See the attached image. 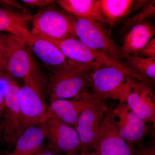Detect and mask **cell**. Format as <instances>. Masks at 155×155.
Segmentation results:
<instances>
[{"label":"cell","instance_id":"obj_1","mask_svg":"<svg viewBox=\"0 0 155 155\" xmlns=\"http://www.w3.org/2000/svg\"><path fill=\"white\" fill-rule=\"evenodd\" d=\"M96 68L72 61L53 67L50 72L48 86L50 102L73 98L87 91L92 72Z\"/></svg>","mask_w":155,"mask_h":155},{"label":"cell","instance_id":"obj_2","mask_svg":"<svg viewBox=\"0 0 155 155\" xmlns=\"http://www.w3.org/2000/svg\"><path fill=\"white\" fill-rule=\"evenodd\" d=\"M73 98L77 101L80 111L75 127L80 139V152L93 151L109 107L106 100L87 91Z\"/></svg>","mask_w":155,"mask_h":155},{"label":"cell","instance_id":"obj_3","mask_svg":"<svg viewBox=\"0 0 155 155\" xmlns=\"http://www.w3.org/2000/svg\"><path fill=\"white\" fill-rule=\"evenodd\" d=\"M5 55L3 71L13 77L24 80V83L36 86L41 91L43 81L25 44L17 37L5 34Z\"/></svg>","mask_w":155,"mask_h":155},{"label":"cell","instance_id":"obj_4","mask_svg":"<svg viewBox=\"0 0 155 155\" xmlns=\"http://www.w3.org/2000/svg\"><path fill=\"white\" fill-rule=\"evenodd\" d=\"M31 31L56 40L77 38L75 17L66 11L47 8L31 16Z\"/></svg>","mask_w":155,"mask_h":155},{"label":"cell","instance_id":"obj_5","mask_svg":"<svg viewBox=\"0 0 155 155\" xmlns=\"http://www.w3.org/2000/svg\"><path fill=\"white\" fill-rule=\"evenodd\" d=\"M132 77L143 80L120 68L102 66L94 69L90 87L93 90L92 93L102 98L120 100L124 96Z\"/></svg>","mask_w":155,"mask_h":155},{"label":"cell","instance_id":"obj_6","mask_svg":"<svg viewBox=\"0 0 155 155\" xmlns=\"http://www.w3.org/2000/svg\"><path fill=\"white\" fill-rule=\"evenodd\" d=\"M34 36L45 40L55 45L69 60L80 64L94 67L102 66H113L130 72L139 77L124 64L112 59L103 53L90 48L81 42L77 38L62 40L51 39L31 31Z\"/></svg>","mask_w":155,"mask_h":155},{"label":"cell","instance_id":"obj_7","mask_svg":"<svg viewBox=\"0 0 155 155\" xmlns=\"http://www.w3.org/2000/svg\"><path fill=\"white\" fill-rule=\"evenodd\" d=\"M75 19V34L81 42L90 48L122 63L120 61L124 58L121 50L110 38L103 24L83 18Z\"/></svg>","mask_w":155,"mask_h":155},{"label":"cell","instance_id":"obj_8","mask_svg":"<svg viewBox=\"0 0 155 155\" xmlns=\"http://www.w3.org/2000/svg\"><path fill=\"white\" fill-rule=\"evenodd\" d=\"M40 125L47 140L48 148L67 155L80 151L79 136L74 127L47 114Z\"/></svg>","mask_w":155,"mask_h":155},{"label":"cell","instance_id":"obj_9","mask_svg":"<svg viewBox=\"0 0 155 155\" xmlns=\"http://www.w3.org/2000/svg\"><path fill=\"white\" fill-rule=\"evenodd\" d=\"M20 87L14 82H6L2 87L5 109L0 123V134L8 144L15 146L25 130L19 108L18 92Z\"/></svg>","mask_w":155,"mask_h":155},{"label":"cell","instance_id":"obj_10","mask_svg":"<svg viewBox=\"0 0 155 155\" xmlns=\"http://www.w3.org/2000/svg\"><path fill=\"white\" fill-rule=\"evenodd\" d=\"M122 102L145 123L155 125V95L150 84L131 78Z\"/></svg>","mask_w":155,"mask_h":155},{"label":"cell","instance_id":"obj_11","mask_svg":"<svg viewBox=\"0 0 155 155\" xmlns=\"http://www.w3.org/2000/svg\"><path fill=\"white\" fill-rule=\"evenodd\" d=\"M94 151L96 155H136L135 147L128 145L119 135L113 107L108 108Z\"/></svg>","mask_w":155,"mask_h":155},{"label":"cell","instance_id":"obj_12","mask_svg":"<svg viewBox=\"0 0 155 155\" xmlns=\"http://www.w3.org/2000/svg\"><path fill=\"white\" fill-rule=\"evenodd\" d=\"M18 100L25 130L31 125H40L46 115V105L38 87L24 83L20 87Z\"/></svg>","mask_w":155,"mask_h":155},{"label":"cell","instance_id":"obj_13","mask_svg":"<svg viewBox=\"0 0 155 155\" xmlns=\"http://www.w3.org/2000/svg\"><path fill=\"white\" fill-rule=\"evenodd\" d=\"M114 114L119 135L130 146L135 147L150 132L149 127L128 108L125 102L120 101L114 109Z\"/></svg>","mask_w":155,"mask_h":155},{"label":"cell","instance_id":"obj_14","mask_svg":"<svg viewBox=\"0 0 155 155\" xmlns=\"http://www.w3.org/2000/svg\"><path fill=\"white\" fill-rule=\"evenodd\" d=\"M155 34L154 26L146 20L131 26L120 48L123 58L125 56L137 55Z\"/></svg>","mask_w":155,"mask_h":155},{"label":"cell","instance_id":"obj_15","mask_svg":"<svg viewBox=\"0 0 155 155\" xmlns=\"http://www.w3.org/2000/svg\"><path fill=\"white\" fill-rule=\"evenodd\" d=\"M31 16L15 13L8 9L0 8V31L9 32L31 47L35 38L25 24Z\"/></svg>","mask_w":155,"mask_h":155},{"label":"cell","instance_id":"obj_16","mask_svg":"<svg viewBox=\"0 0 155 155\" xmlns=\"http://www.w3.org/2000/svg\"><path fill=\"white\" fill-rule=\"evenodd\" d=\"M56 2L65 11L76 18L107 23L102 13L100 0H59Z\"/></svg>","mask_w":155,"mask_h":155},{"label":"cell","instance_id":"obj_17","mask_svg":"<svg viewBox=\"0 0 155 155\" xmlns=\"http://www.w3.org/2000/svg\"><path fill=\"white\" fill-rule=\"evenodd\" d=\"M45 139L41 126L31 125L19 136L9 155H35L42 147Z\"/></svg>","mask_w":155,"mask_h":155},{"label":"cell","instance_id":"obj_18","mask_svg":"<svg viewBox=\"0 0 155 155\" xmlns=\"http://www.w3.org/2000/svg\"><path fill=\"white\" fill-rule=\"evenodd\" d=\"M47 115L60 119L75 129L79 115V108L77 101L58 99L50 102L47 109Z\"/></svg>","mask_w":155,"mask_h":155},{"label":"cell","instance_id":"obj_19","mask_svg":"<svg viewBox=\"0 0 155 155\" xmlns=\"http://www.w3.org/2000/svg\"><path fill=\"white\" fill-rule=\"evenodd\" d=\"M34 36L35 40L31 47L37 56L45 64L55 67L65 65L71 61L51 43Z\"/></svg>","mask_w":155,"mask_h":155},{"label":"cell","instance_id":"obj_20","mask_svg":"<svg viewBox=\"0 0 155 155\" xmlns=\"http://www.w3.org/2000/svg\"><path fill=\"white\" fill-rule=\"evenodd\" d=\"M135 2L132 0H100L103 16L112 26L129 14Z\"/></svg>","mask_w":155,"mask_h":155},{"label":"cell","instance_id":"obj_21","mask_svg":"<svg viewBox=\"0 0 155 155\" xmlns=\"http://www.w3.org/2000/svg\"><path fill=\"white\" fill-rule=\"evenodd\" d=\"M125 66L150 84L155 82V58L137 55L124 56Z\"/></svg>","mask_w":155,"mask_h":155},{"label":"cell","instance_id":"obj_22","mask_svg":"<svg viewBox=\"0 0 155 155\" xmlns=\"http://www.w3.org/2000/svg\"><path fill=\"white\" fill-rule=\"evenodd\" d=\"M155 1L149 2L143 9L135 15L127 19L124 24L125 28H130L137 23L145 21L147 18L154 16L155 13Z\"/></svg>","mask_w":155,"mask_h":155},{"label":"cell","instance_id":"obj_23","mask_svg":"<svg viewBox=\"0 0 155 155\" xmlns=\"http://www.w3.org/2000/svg\"><path fill=\"white\" fill-rule=\"evenodd\" d=\"M137 55L155 58V38H152Z\"/></svg>","mask_w":155,"mask_h":155},{"label":"cell","instance_id":"obj_24","mask_svg":"<svg viewBox=\"0 0 155 155\" xmlns=\"http://www.w3.org/2000/svg\"><path fill=\"white\" fill-rule=\"evenodd\" d=\"M5 55V35H0V77L2 75L3 66Z\"/></svg>","mask_w":155,"mask_h":155},{"label":"cell","instance_id":"obj_25","mask_svg":"<svg viewBox=\"0 0 155 155\" xmlns=\"http://www.w3.org/2000/svg\"><path fill=\"white\" fill-rule=\"evenodd\" d=\"M22 3L31 7H44L50 5L56 1L52 0H22Z\"/></svg>","mask_w":155,"mask_h":155},{"label":"cell","instance_id":"obj_26","mask_svg":"<svg viewBox=\"0 0 155 155\" xmlns=\"http://www.w3.org/2000/svg\"><path fill=\"white\" fill-rule=\"evenodd\" d=\"M136 155H155L154 146H143L136 152Z\"/></svg>","mask_w":155,"mask_h":155},{"label":"cell","instance_id":"obj_27","mask_svg":"<svg viewBox=\"0 0 155 155\" xmlns=\"http://www.w3.org/2000/svg\"><path fill=\"white\" fill-rule=\"evenodd\" d=\"M35 155H60L59 153L48 148L42 147Z\"/></svg>","mask_w":155,"mask_h":155},{"label":"cell","instance_id":"obj_28","mask_svg":"<svg viewBox=\"0 0 155 155\" xmlns=\"http://www.w3.org/2000/svg\"><path fill=\"white\" fill-rule=\"evenodd\" d=\"M5 109V102L3 94L2 87L0 88V120L3 116Z\"/></svg>","mask_w":155,"mask_h":155},{"label":"cell","instance_id":"obj_29","mask_svg":"<svg viewBox=\"0 0 155 155\" xmlns=\"http://www.w3.org/2000/svg\"><path fill=\"white\" fill-rule=\"evenodd\" d=\"M67 155H96L94 151L92 152H79Z\"/></svg>","mask_w":155,"mask_h":155},{"label":"cell","instance_id":"obj_30","mask_svg":"<svg viewBox=\"0 0 155 155\" xmlns=\"http://www.w3.org/2000/svg\"><path fill=\"white\" fill-rule=\"evenodd\" d=\"M1 134H0V137H1Z\"/></svg>","mask_w":155,"mask_h":155},{"label":"cell","instance_id":"obj_31","mask_svg":"<svg viewBox=\"0 0 155 155\" xmlns=\"http://www.w3.org/2000/svg\"><path fill=\"white\" fill-rule=\"evenodd\" d=\"M9 155V154H8V155Z\"/></svg>","mask_w":155,"mask_h":155}]
</instances>
